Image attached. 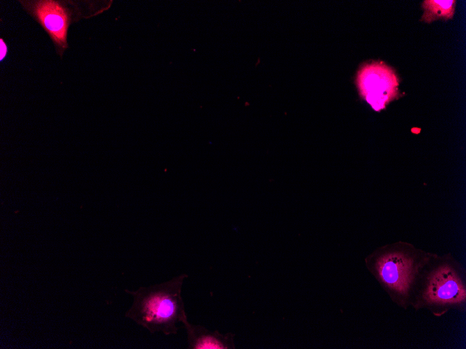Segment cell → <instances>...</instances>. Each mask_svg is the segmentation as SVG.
Returning <instances> with one entry per match:
<instances>
[{"label": "cell", "instance_id": "cell-3", "mask_svg": "<svg viewBox=\"0 0 466 349\" xmlns=\"http://www.w3.org/2000/svg\"><path fill=\"white\" fill-rule=\"evenodd\" d=\"M387 68L366 66L359 74V86L369 103L384 104L394 93L396 78Z\"/></svg>", "mask_w": 466, "mask_h": 349}, {"label": "cell", "instance_id": "cell-6", "mask_svg": "<svg viewBox=\"0 0 466 349\" xmlns=\"http://www.w3.org/2000/svg\"><path fill=\"white\" fill-rule=\"evenodd\" d=\"M186 332L188 349H227L234 347L232 336L211 332L200 325L183 323Z\"/></svg>", "mask_w": 466, "mask_h": 349}, {"label": "cell", "instance_id": "cell-8", "mask_svg": "<svg viewBox=\"0 0 466 349\" xmlns=\"http://www.w3.org/2000/svg\"><path fill=\"white\" fill-rule=\"evenodd\" d=\"M0 43H1V56H0V58H1V60H2L3 59V57L5 56L6 54L7 47H6V44L4 43V42L3 41L2 39H1Z\"/></svg>", "mask_w": 466, "mask_h": 349}, {"label": "cell", "instance_id": "cell-5", "mask_svg": "<svg viewBox=\"0 0 466 349\" xmlns=\"http://www.w3.org/2000/svg\"><path fill=\"white\" fill-rule=\"evenodd\" d=\"M382 279L396 290L405 293L411 282L412 265L409 258L398 253L382 256L377 263Z\"/></svg>", "mask_w": 466, "mask_h": 349}, {"label": "cell", "instance_id": "cell-4", "mask_svg": "<svg viewBox=\"0 0 466 349\" xmlns=\"http://www.w3.org/2000/svg\"><path fill=\"white\" fill-rule=\"evenodd\" d=\"M426 295L430 302L458 303L465 300V290L453 269L442 266L431 276Z\"/></svg>", "mask_w": 466, "mask_h": 349}, {"label": "cell", "instance_id": "cell-1", "mask_svg": "<svg viewBox=\"0 0 466 349\" xmlns=\"http://www.w3.org/2000/svg\"><path fill=\"white\" fill-rule=\"evenodd\" d=\"M188 277L182 273L162 283L126 289L133 302L125 316L150 333L175 335L179 325L188 320L182 297V287Z\"/></svg>", "mask_w": 466, "mask_h": 349}, {"label": "cell", "instance_id": "cell-2", "mask_svg": "<svg viewBox=\"0 0 466 349\" xmlns=\"http://www.w3.org/2000/svg\"><path fill=\"white\" fill-rule=\"evenodd\" d=\"M27 11L42 25L52 38L59 52L68 47L67 31L71 22V13L60 1L52 0L22 1Z\"/></svg>", "mask_w": 466, "mask_h": 349}, {"label": "cell", "instance_id": "cell-7", "mask_svg": "<svg viewBox=\"0 0 466 349\" xmlns=\"http://www.w3.org/2000/svg\"><path fill=\"white\" fill-rule=\"evenodd\" d=\"M423 6L426 9V21L435 18L449 19L452 17L454 10L455 1H426Z\"/></svg>", "mask_w": 466, "mask_h": 349}]
</instances>
